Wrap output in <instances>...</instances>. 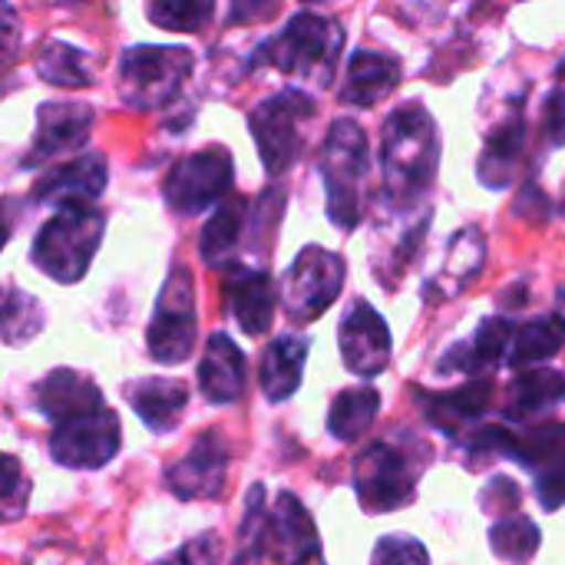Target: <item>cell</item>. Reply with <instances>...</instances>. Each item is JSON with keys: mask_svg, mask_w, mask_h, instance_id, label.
Returning a JSON list of instances; mask_svg holds the SVG:
<instances>
[{"mask_svg": "<svg viewBox=\"0 0 565 565\" xmlns=\"http://www.w3.org/2000/svg\"><path fill=\"white\" fill-rule=\"evenodd\" d=\"M565 397V377L553 367H530L520 371L507 394V417L526 420L530 414H540L546 407H556Z\"/></svg>", "mask_w": 565, "mask_h": 565, "instance_id": "30", "label": "cell"}, {"mask_svg": "<svg viewBox=\"0 0 565 565\" xmlns=\"http://www.w3.org/2000/svg\"><path fill=\"white\" fill-rule=\"evenodd\" d=\"M146 17L159 30L199 33L215 17V0H146Z\"/></svg>", "mask_w": 565, "mask_h": 565, "instance_id": "35", "label": "cell"}, {"mask_svg": "<svg viewBox=\"0 0 565 565\" xmlns=\"http://www.w3.org/2000/svg\"><path fill=\"white\" fill-rule=\"evenodd\" d=\"M222 298H225V311L232 315V321H238V328L248 338H262L271 328L278 291L265 268H252V265L225 268Z\"/></svg>", "mask_w": 565, "mask_h": 565, "instance_id": "18", "label": "cell"}, {"mask_svg": "<svg viewBox=\"0 0 565 565\" xmlns=\"http://www.w3.org/2000/svg\"><path fill=\"white\" fill-rule=\"evenodd\" d=\"M321 182L328 218L341 232H354L364 218L367 205V175H371V149L361 122L334 119L321 142Z\"/></svg>", "mask_w": 565, "mask_h": 565, "instance_id": "3", "label": "cell"}, {"mask_svg": "<svg viewBox=\"0 0 565 565\" xmlns=\"http://www.w3.org/2000/svg\"><path fill=\"white\" fill-rule=\"evenodd\" d=\"M245 225H248V202L242 195H225L202 228V238H199L202 262L209 268H222V271L238 265L235 258L242 248Z\"/></svg>", "mask_w": 565, "mask_h": 565, "instance_id": "27", "label": "cell"}, {"mask_svg": "<svg viewBox=\"0 0 565 565\" xmlns=\"http://www.w3.org/2000/svg\"><path fill=\"white\" fill-rule=\"evenodd\" d=\"M305 3H315V0H305ZM318 3H324V0H318Z\"/></svg>", "mask_w": 565, "mask_h": 565, "instance_id": "45", "label": "cell"}, {"mask_svg": "<svg viewBox=\"0 0 565 565\" xmlns=\"http://www.w3.org/2000/svg\"><path fill=\"white\" fill-rule=\"evenodd\" d=\"M232 182H235L232 152L222 146H205L199 152H189L169 169L162 182V195L172 212L199 215L209 205H218L228 195Z\"/></svg>", "mask_w": 565, "mask_h": 565, "instance_id": "10", "label": "cell"}, {"mask_svg": "<svg viewBox=\"0 0 565 565\" xmlns=\"http://www.w3.org/2000/svg\"><path fill=\"white\" fill-rule=\"evenodd\" d=\"M305 361H308V341L305 338H298V334L275 338L262 354V394L271 404L288 401L301 387Z\"/></svg>", "mask_w": 565, "mask_h": 565, "instance_id": "29", "label": "cell"}, {"mask_svg": "<svg viewBox=\"0 0 565 565\" xmlns=\"http://www.w3.org/2000/svg\"><path fill=\"white\" fill-rule=\"evenodd\" d=\"M265 556L278 565H308L321 556V536L295 493H278L268 507Z\"/></svg>", "mask_w": 565, "mask_h": 565, "instance_id": "14", "label": "cell"}, {"mask_svg": "<svg viewBox=\"0 0 565 565\" xmlns=\"http://www.w3.org/2000/svg\"><path fill=\"white\" fill-rule=\"evenodd\" d=\"M371 565H430L427 550L411 536H384L374 546Z\"/></svg>", "mask_w": 565, "mask_h": 565, "instance_id": "38", "label": "cell"}, {"mask_svg": "<svg viewBox=\"0 0 565 565\" xmlns=\"http://www.w3.org/2000/svg\"><path fill=\"white\" fill-rule=\"evenodd\" d=\"M265 526H268V497H265V487H252L245 500V516L238 526V553L232 565H262Z\"/></svg>", "mask_w": 565, "mask_h": 565, "instance_id": "37", "label": "cell"}, {"mask_svg": "<svg viewBox=\"0 0 565 565\" xmlns=\"http://www.w3.org/2000/svg\"><path fill=\"white\" fill-rule=\"evenodd\" d=\"M338 341H341L344 367L351 374L371 381V377L387 371V364H391V331H387V321L367 301L351 305V311L341 321Z\"/></svg>", "mask_w": 565, "mask_h": 565, "instance_id": "15", "label": "cell"}, {"mask_svg": "<svg viewBox=\"0 0 565 565\" xmlns=\"http://www.w3.org/2000/svg\"><path fill=\"white\" fill-rule=\"evenodd\" d=\"M99 407H106V404H103V394L93 384V377L70 371V367L46 374L36 387V411L53 424H63L70 417H79V414H89Z\"/></svg>", "mask_w": 565, "mask_h": 565, "instance_id": "25", "label": "cell"}, {"mask_svg": "<svg viewBox=\"0 0 565 565\" xmlns=\"http://www.w3.org/2000/svg\"><path fill=\"white\" fill-rule=\"evenodd\" d=\"M487 262V238L480 228H460L450 245H447V258L444 268L427 281V301H447L457 298L460 291H467V285L483 271Z\"/></svg>", "mask_w": 565, "mask_h": 565, "instance_id": "24", "label": "cell"}, {"mask_svg": "<svg viewBox=\"0 0 565 565\" xmlns=\"http://www.w3.org/2000/svg\"><path fill=\"white\" fill-rule=\"evenodd\" d=\"M192 66L185 46H129L119 63V99L142 113L162 109L182 93Z\"/></svg>", "mask_w": 565, "mask_h": 565, "instance_id": "7", "label": "cell"}, {"mask_svg": "<svg viewBox=\"0 0 565 565\" xmlns=\"http://www.w3.org/2000/svg\"><path fill=\"white\" fill-rule=\"evenodd\" d=\"M308 565H324V563H321V559H315V563H308Z\"/></svg>", "mask_w": 565, "mask_h": 565, "instance_id": "44", "label": "cell"}, {"mask_svg": "<svg viewBox=\"0 0 565 565\" xmlns=\"http://www.w3.org/2000/svg\"><path fill=\"white\" fill-rule=\"evenodd\" d=\"M46 324V315L40 308V301L20 288H7L3 298V341L10 348H20L26 341H33Z\"/></svg>", "mask_w": 565, "mask_h": 565, "instance_id": "36", "label": "cell"}, {"mask_svg": "<svg viewBox=\"0 0 565 565\" xmlns=\"http://www.w3.org/2000/svg\"><path fill=\"white\" fill-rule=\"evenodd\" d=\"M199 387L212 404H235L245 391V354L228 334H212L199 361Z\"/></svg>", "mask_w": 565, "mask_h": 565, "instance_id": "26", "label": "cell"}, {"mask_svg": "<svg viewBox=\"0 0 565 565\" xmlns=\"http://www.w3.org/2000/svg\"><path fill=\"white\" fill-rule=\"evenodd\" d=\"M493 553L510 565H530L540 553V526L526 516H503L490 530Z\"/></svg>", "mask_w": 565, "mask_h": 565, "instance_id": "34", "label": "cell"}, {"mask_svg": "<svg viewBox=\"0 0 565 565\" xmlns=\"http://www.w3.org/2000/svg\"><path fill=\"white\" fill-rule=\"evenodd\" d=\"M513 460L530 467L536 473V493L546 510L565 507V427L546 424L533 427L526 434H516L513 440Z\"/></svg>", "mask_w": 565, "mask_h": 565, "instance_id": "16", "label": "cell"}, {"mask_svg": "<svg viewBox=\"0 0 565 565\" xmlns=\"http://www.w3.org/2000/svg\"><path fill=\"white\" fill-rule=\"evenodd\" d=\"M93 129V109L83 103H43L36 109V136L23 166H43L63 156H76Z\"/></svg>", "mask_w": 565, "mask_h": 565, "instance_id": "17", "label": "cell"}, {"mask_svg": "<svg viewBox=\"0 0 565 565\" xmlns=\"http://www.w3.org/2000/svg\"><path fill=\"white\" fill-rule=\"evenodd\" d=\"M401 83V60L377 53V50H358L348 60V76L341 86V103L371 109L384 103Z\"/></svg>", "mask_w": 565, "mask_h": 565, "instance_id": "23", "label": "cell"}, {"mask_svg": "<svg viewBox=\"0 0 565 565\" xmlns=\"http://www.w3.org/2000/svg\"><path fill=\"white\" fill-rule=\"evenodd\" d=\"M384 209V218L377 225V238H374V248H371V265H374V275L384 288H394L407 265L414 262L424 235H427V225H430V205H391V202H381Z\"/></svg>", "mask_w": 565, "mask_h": 565, "instance_id": "12", "label": "cell"}, {"mask_svg": "<svg viewBox=\"0 0 565 565\" xmlns=\"http://www.w3.org/2000/svg\"><path fill=\"white\" fill-rule=\"evenodd\" d=\"M480 507H483L490 516H497V520L513 516V513H516V507H520V487H516L513 480H507V477H497V480H490V483H487Z\"/></svg>", "mask_w": 565, "mask_h": 565, "instance_id": "41", "label": "cell"}, {"mask_svg": "<svg viewBox=\"0 0 565 565\" xmlns=\"http://www.w3.org/2000/svg\"><path fill=\"white\" fill-rule=\"evenodd\" d=\"M33 70L50 86L76 89V86H93L96 83L89 56L83 50L70 46V43H60V40H50V43L40 46V53L33 60Z\"/></svg>", "mask_w": 565, "mask_h": 565, "instance_id": "33", "label": "cell"}, {"mask_svg": "<svg viewBox=\"0 0 565 565\" xmlns=\"http://www.w3.org/2000/svg\"><path fill=\"white\" fill-rule=\"evenodd\" d=\"M565 344V321L559 315H543L523 328L513 331V341H510V354H507V364L513 371H526V367H536L543 361H550L553 354H559V348Z\"/></svg>", "mask_w": 565, "mask_h": 565, "instance_id": "32", "label": "cell"}, {"mask_svg": "<svg viewBox=\"0 0 565 565\" xmlns=\"http://www.w3.org/2000/svg\"><path fill=\"white\" fill-rule=\"evenodd\" d=\"M563 212H565V205H563Z\"/></svg>", "mask_w": 565, "mask_h": 565, "instance_id": "46", "label": "cell"}, {"mask_svg": "<svg viewBox=\"0 0 565 565\" xmlns=\"http://www.w3.org/2000/svg\"><path fill=\"white\" fill-rule=\"evenodd\" d=\"M30 500V483L23 480L17 457H3V520H20Z\"/></svg>", "mask_w": 565, "mask_h": 565, "instance_id": "40", "label": "cell"}, {"mask_svg": "<svg viewBox=\"0 0 565 565\" xmlns=\"http://www.w3.org/2000/svg\"><path fill=\"white\" fill-rule=\"evenodd\" d=\"M526 156V116H523V96L510 99L500 113L497 126L483 139V152L477 162V175L487 189H507L513 185L520 166Z\"/></svg>", "mask_w": 565, "mask_h": 565, "instance_id": "19", "label": "cell"}, {"mask_svg": "<svg viewBox=\"0 0 565 565\" xmlns=\"http://www.w3.org/2000/svg\"><path fill=\"white\" fill-rule=\"evenodd\" d=\"M344 278H348V265L338 252L321 248V245L301 248L281 285L285 315L298 324H311L338 301Z\"/></svg>", "mask_w": 565, "mask_h": 565, "instance_id": "8", "label": "cell"}, {"mask_svg": "<svg viewBox=\"0 0 565 565\" xmlns=\"http://www.w3.org/2000/svg\"><path fill=\"white\" fill-rule=\"evenodd\" d=\"M546 132L556 146H565V63L556 73V86L550 93V103H546Z\"/></svg>", "mask_w": 565, "mask_h": 565, "instance_id": "42", "label": "cell"}, {"mask_svg": "<svg viewBox=\"0 0 565 565\" xmlns=\"http://www.w3.org/2000/svg\"><path fill=\"white\" fill-rule=\"evenodd\" d=\"M341 50H344V30L331 17L301 10L285 23L281 33L268 36L255 50L252 66L278 70L291 79L328 89L334 79Z\"/></svg>", "mask_w": 565, "mask_h": 565, "instance_id": "2", "label": "cell"}, {"mask_svg": "<svg viewBox=\"0 0 565 565\" xmlns=\"http://www.w3.org/2000/svg\"><path fill=\"white\" fill-rule=\"evenodd\" d=\"M109 166L99 152L73 156L63 166H53L46 175L36 179L33 199L53 209H70V205H93L106 192Z\"/></svg>", "mask_w": 565, "mask_h": 565, "instance_id": "20", "label": "cell"}, {"mask_svg": "<svg viewBox=\"0 0 565 565\" xmlns=\"http://www.w3.org/2000/svg\"><path fill=\"white\" fill-rule=\"evenodd\" d=\"M513 331L516 328L507 318H487V321H480V328L467 341L454 344L444 354V361L437 364V371L440 374H470V377H477V374L497 367L510 354Z\"/></svg>", "mask_w": 565, "mask_h": 565, "instance_id": "22", "label": "cell"}, {"mask_svg": "<svg viewBox=\"0 0 565 565\" xmlns=\"http://www.w3.org/2000/svg\"><path fill=\"white\" fill-rule=\"evenodd\" d=\"M106 232V215L96 205H70L56 209V215L36 232L30 262L60 285H76L86 271L93 255L99 252Z\"/></svg>", "mask_w": 565, "mask_h": 565, "instance_id": "5", "label": "cell"}, {"mask_svg": "<svg viewBox=\"0 0 565 565\" xmlns=\"http://www.w3.org/2000/svg\"><path fill=\"white\" fill-rule=\"evenodd\" d=\"M271 7H275V0H232L228 17H232V23H255L265 13H271Z\"/></svg>", "mask_w": 565, "mask_h": 565, "instance_id": "43", "label": "cell"}, {"mask_svg": "<svg viewBox=\"0 0 565 565\" xmlns=\"http://www.w3.org/2000/svg\"><path fill=\"white\" fill-rule=\"evenodd\" d=\"M119 447H122V427L109 407L63 420L53 427L50 437V457L70 470H99L119 454Z\"/></svg>", "mask_w": 565, "mask_h": 565, "instance_id": "11", "label": "cell"}, {"mask_svg": "<svg viewBox=\"0 0 565 565\" xmlns=\"http://www.w3.org/2000/svg\"><path fill=\"white\" fill-rule=\"evenodd\" d=\"M228 460H232V450L222 430H205L166 470V487L172 490L175 500H215L225 490Z\"/></svg>", "mask_w": 565, "mask_h": 565, "instance_id": "13", "label": "cell"}, {"mask_svg": "<svg viewBox=\"0 0 565 565\" xmlns=\"http://www.w3.org/2000/svg\"><path fill=\"white\" fill-rule=\"evenodd\" d=\"M430 457L427 444L420 447L411 434L404 440H374L354 460V490L367 513L404 510L417 497V477Z\"/></svg>", "mask_w": 565, "mask_h": 565, "instance_id": "4", "label": "cell"}, {"mask_svg": "<svg viewBox=\"0 0 565 565\" xmlns=\"http://www.w3.org/2000/svg\"><path fill=\"white\" fill-rule=\"evenodd\" d=\"M315 113L318 106L305 89H281L262 99L248 113V129L255 136V146L268 175H281L298 162V156L305 152Z\"/></svg>", "mask_w": 565, "mask_h": 565, "instance_id": "6", "label": "cell"}, {"mask_svg": "<svg viewBox=\"0 0 565 565\" xmlns=\"http://www.w3.org/2000/svg\"><path fill=\"white\" fill-rule=\"evenodd\" d=\"M381 411V394L377 387L371 384H361V387H351V391H341L328 411V434L341 444H354L361 440L374 417Z\"/></svg>", "mask_w": 565, "mask_h": 565, "instance_id": "31", "label": "cell"}, {"mask_svg": "<svg viewBox=\"0 0 565 565\" xmlns=\"http://www.w3.org/2000/svg\"><path fill=\"white\" fill-rule=\"evenodd\" d=\"M222 559V543L215 533H202L195 540H189L182 550L162 556L156 565H218Z\"/></svg>", "mask_w": 565, "mask_h": 565, "instance_id": "39", "label": "cell"}, {"mask_svg": "<svg viewBox=\"0 0 565 565\" xmlns=\"http://www.w3.org/2000/svg\"><path fill=\"white\" fill-rule=\"evenodd\" d=\"M195 331H199V318H195V281L189 275V268L175 265L156 298V311L146 331V344L152 361L159 364H182L192 348H195Z\"/></svg>", "mask_w": 565, "mask_h": 565, "instance_id": "9", "label": "cell"}, {"mask_svg": "<svg viewBox=\"0 0 565 565\" xmlns=\"http://www.w3.org/2000/svg\"><path fill=\"white\" fill-rule=\"evenodd\" d=\"M490 397H493V384L487 377H473L463 387H454L444 394H424L420 407L430 427H437L440 434L454 440H463L470 430H477L473 424L487 414Z\"/></svg>", "mask_w": 565, "mask_h": 565, "instance_id": "21", "label": "cell"}, {"mask_svg": "<svg viewBox=\"0 0 565 565\" xmlns=\"http://www.w3.org/2000/svg\"><path fill=\"white\" fill-rule=\"evenodd\" d=\"M440 162V132L430 109L417 99L397 106L381 132V172L391 205H424Z\"/></svg>", "mask_w": 565, "mask_h": 565, "instance_id": "1", "label": "cell"}, {"mask_svg": "<svg viewBox=\"0 0 565 565\" xmlns=\"http://www.w3.org/2000/svg\"><path fill=\"white\" fill-rule=\"evenodd\" d=\"M126 401L132 404L136 417L152 430V434H169L179 427L182 411L189 404V391L182 381L169 377H146L126 387Z\"/></svg>", "mask_w": 565, "mask_h": 565, "instance_id": "28", "label": "cell"}]
</instances>
